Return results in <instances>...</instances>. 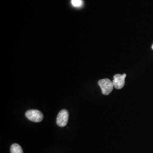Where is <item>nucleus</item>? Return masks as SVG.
<instances>
[{
    "label": "nucleus",
    "instance_id": "nucleus-1",
    "mask_svg": "<svg viewBox=\"0 0 153 153\" xmlns=\"http://www.w3.org/2000/svg\"><path fill=\"white\" fill-rule=\"evenodd\" d=\"M98 85L101 88L102 93L105 95H108L112 92L114 88V84L109 79L105 78L98 81Z\"/></svg>",
    "mask_w": 153,
    "mask_h": 153
},
{
    "label": "nucleus",
    "instance_id": "nucleus-2",
    "mask_svg": "<svg viewBox=\"0 0 153 153\" xmlns=\"http://www.w3.org/2000/svg\"><path fill=\"white\" fill-rule=\"evenodd\" d=\"M25 115L28 120L35 123L41 122L44 118V116L42 112L36 109L28 110L26 112Z\"/></svg>",
    "mask_w": 153,
    "mask_h": 153
},
{
    "label": "nucleus",
    "instance_id": "nucleus-3",
    "mask_svg": "<svg viewBox=\"0 0 153 153\" xmlns=\"http://www.w3.org/2000/svg\"><path fill=\"white\" fill-rule=\"evenodd\" d=\"M68 119H69L68 111L66 109H62L60 111L57 117L56 123L57 126L60 127H64L68 124Z\"/></svg>",
    "mask_w": 153,
    "mask_h": 153
},
{
    "label": "nucleus",
    "instance_id": "nucleus-4",
    "mask_svg": "<svg viewBox=\"0 0 153 153\" xmlns=\"http://www.w3.org/2000/svg\"><path fill=\"white\" fill-rule=\"evenodd\" d=\"M126 76V74H123V75L117 74L114 76V81L112 82L114 84V86L116 89H121L124 86Z\"/></svg>",
    "mask_w": 153,
    "mask_h": 153
},
{
    "label": "nucleus",
    "instance_id": "nucleus-5",
    "mask_svg": "<svg viewBox=\"0 0 153 153\" xmlns=\"http://www.w3.org/2000/svg\"><path fill=\"white\" fill-rule=\"evenodd\" d=\"M10 152L11 153H23L21 146L17 143H14L11 145Z\"/></svg>",
    "mask_w": 153,
    "mask_h": 153
},
{
    "label": "nucleus",
    "instance_id": "nucleus-6",
    "mask_svg": "<svg viewBox=\"0 0 153 153\" xmlns=\"http://www.w3.org/2000/svg\"><path fill=\"white\" fill-rule=\"evenodd\" d=\"M71 4L74 7H81L83 5L82 0H71Z\"/></svg>",
    "mask_w": 153,
    "mask_h": 153
},
{
    "label": "nucleus",
    "instance_id": "nucleus-7",
    "mask_svg": "<svg viewBox=\"0 0 153 153\" xmlns=\"http://www.w3.org/2000/svg\"><path fill=\"white\" fill-rule=\"evenodd\" d=\"M152 49H153V45H152Z\"/></svg>",
    "mask_w": 153,
    "mask_h": 153
}]
</instances>
